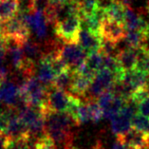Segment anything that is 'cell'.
Wrapping results in <instances>:
<instances>
[{
  "label": "cell",
  "mask_w": 149,
  "mask_h": 149,
  "mask_svg": "<svg viewBox=\"0 0 149 149\" xmlns=\"http://www.w3.org/2000/svg\"><path fill=\"white\" fill-rule=\"evenodd\" d=\"M58 55L68 65L70 70L76 71L86 63L88 53L78 43H65L59 44Z\"/></svg>",
  "instance_id": "277c9868"
},
{
  "label": "cell",
  "mask_w": 149,
  "mask_h": 149,
  "mask_svg": "<svg viewBox=\"0 0 149 149\" xmlns=\"http://www.w3.org/2000/svg\"><path fill=\"white\" fill-rule=\"evenodd\" d=\"M9 138L7 137L5 134H0V149H7V145H8Z\"/></svg>",
  "instance_id": "1f68e13d"
},
{
  "label": "cell",
  "mask_w": 149,
  "mask_h": 149,
  "mask_svg": "<svg viewBox=\"0 0 149 149\" xmlns=\"http://www.w3.org/2000/svg\"><path fill=\"white\" fill-rule=\"evenodd\" d=\"M86 65L92 70L98 72L103 70L104 67V54L101 52H94L88 54Z\"/></svg>",
  "instance_id": "cb8c5ba5"
},
{
  "label": "cell",
  "mask_w": 149,
  "mask_h": 149,
  "mask_svg": "<svg viewBox=\"0 0 149 149\" xmlns=\"http://www.w3.org/2000/svg\"><path fill=\"white\" fill-rule=\"evenodd\" d=\"M117 61L121 70L123 71H129L135 70L138 66V53L136 48H127L120 50L117 54Z\"/></svg>",
  "instance_id": "2e32d148"
},
{
  "label": "cell",
  "mask_w": 149,
  "mask_h": 149,
  "mask_svg": "<svg viewBox=\"0 0 149 149\" xmlns=\"http://www.w3.org/2000/svg\"><path fill=\"white\" fill-rule=\"evenodd\" d=\"M131 125L133 128L143 132H149V118L140 113H137L133 116L131 119Z\"/></svg>",
  "instance_id": "4316f807"
},
{
  "label": "cell",
  "mask_w": 149,
  "mask_h": 149,
  "mask_svg": "<svg viewBox=\"0 0 149 149\" xmlns=\"http://www.w3.org/2000/svg\"><path fill=\"white\" fill-rule=\"evenodd\" d=\"M104 38V37H103ZM117 44L118 43H115L111 40L108 39H103V43H102L101 46V49L100 52L104 54V55H110V56H117V54L119 52H117Z\"/></svg>",
  "instance_id": "83f0119b"
},
{
  "label": "cell",
  "mask_w": 149,
  "mask_h": 149,
  "mask_svg": "<svg viewBox=\"0 0 149 149\" xmlns=\"http://www.w3.org/2000/svg\"><path fill=\"white\" fill-rule=\"evenodd\" d=\"M7 39L5 35L0 32V52H6Z\"/></svg>",
  "instance_id": "d6a6232c"
},
{
  "label": "cell",
  "mask_w": 149,
  "mask_h": 149,
  "mask_svg": "<svg viewBox=\"0 0 149 149\" xmlns=\"http://www.w3.org/2000/svg\"><path fill=\"white\" fill-rule=\"evenodd\" d=\"M101 33L104 38L118 43L125 39L126 28L125 24L105 17L102 21Z\"/></svg>",
  "instance_id": "30bf717a"
},
{
  "label": "cell",
  "mask_w": 149,
  "mask_h": 149,
  "mask_svg": "<svg viewBox=\"0 0 149 149\" xmlns=\"http://www.w3.org/2000/svg\"><path fill=\"white\" fill-rule=\"evenodd\" d=\"M35 76L47 88L53 85L56 73L52 64V52H45L42 53L41 57L36 62Z\"/></svg>",
  "instance_id": "9c48e42d"
},
{
  "label": "cell",
  "mask_w": 149,
  "mask_h": 149,
  "mask_svg": "<svg viewBox=\"0 0 149 149\" xmlns=\"http://www.w3.org/2000/svg\"><path fill=\"white\" fill-rule=\"evenodd\" d=\"M19 13L18 0H0V20L6 21Z\"/></svg>",
  "instance_id": "ffe728a7"
},
{
  "label": "cell",
  "mask_w": 149,
  "mask_h": 149,
  "mask_svg": "<svg viewBox=\"0 0 149 149\" xmlns=\"http://www.w3.org/2000/svg\"><path fill=\"white\" fill-rule=\"evenodd\" d=\"M112 149H132L131 147H129L128 145L125 144L123 141H122L121 140L117 139L116 141L114 143L113 146H112Z\"/></svg>",
  "instance_id": "4dcf8cb0"
},
{
  "label": "cell",
  "mask_w": 149,
  "mask_h": 149,
  "mask_svg": "<svg viewBox=\"0 0 149 149\" xmlns=\"http://www.w3.org/2000/svg\"><path fill=\"white\" fill-rule=\"evenodd\" d=\"M131 127V119L122 113L111 119V130L117 137L123 135Z\"/></svg>",
  "instance_id": "d6986e66"
},
{
  "label": "cell",
  "mask_w": 149,
  "mask_h": 149,
  "mask_svg": "<svg viewBox=\"0 0 149 149\" xmlns=\"http://www.w3.org/2000/svg\"><path fill=\"white\" fill-rule=\"evenodd\" d=\"M2 33L5 35L6 38L13 39L22 44L30 38L31 31L27 23L25 22L23 16L18 13L10 19L3 21Z\"/></svg>",
  "instance_id": "5b68a950"
},
{
  "label": "cell",
  "mask_w": 149,
  "mask_h": 149,
  "mask_svg": "<svg viewBox=\"0 0 149 149\" xmlns=\"http://www.w3.org/2000/svg\"><path fill=\"white\" fill-rule=\"evenodd\" d=\"M81 29V17L79 13L71 14L54 25L56 36L65 43H77Z\"/></svg>",
  "instance_id": "3957f363"
},
{
  "label": "cell",
  "mask_w": 149,
  "mask_h": 149,
  "mask_svg": "<svg viewBox=\"0 0 149 149\" xmlns=\"http://www.w3.org/2000/svg\"><path fill=\"white\" fill-rule=\"evenodd\" d=\"M18 114L31 137L37 138L45 133V110L25 104L18 109Z\"/></svg>",
  "instance_id": "7a4b0ae2"
},
{
  "label": "cell",
  "mask_w": 149,
  "mask_h": 149,
  "mask_svg": "<svg viewBox=\"0 0 149 149\" xmlns=\"http://www.w3.org/2000/svg\"><path fill=\"white\" fill-rule=\"evenodd\" d=\"M80 16H90L96 14L103 8L102 0H79Z\"/></svg>",
  "instance_id": "44dd1931"
},
{
  "label": "cell",
  "mask_w": 149,
  "mask_h": 149,
  "mask_svg": "<svg viewBox=\"0 0 149 149\" xmlns=\"http://www.w3.org/2000/svg\"><path fill=\"white\" fill-rule=\"evenodd\" d=\"M126 7L127 5L122 0H107V4L104 5L103 8L107 18L125 24Z\"/></svg>",
  "instance_id": "5bb4252c"
},
{
  "label": "cell",
  "mask_w": 149,
  "mask_h": 149,
  "mask_svg": "<svg viewBox=\"0 0 149 149\" xmlns=\"http://www.w3.org/2000/svg\"><path fill=\"white\" fill-rule=\"evenodd\" d=\"M0 134H2V133H1V131H0Z\"/></svg>",
  "instance_id": "8d00e7d4"
},
{
  "label": "cell",
  "mask_w": 149,
  "mask_h": 149,
  "mask_svg": "<svg viewBox=\"0 0 149 149\" xmlns=\"http://www.w3.org/2000/svg\"><path fill=\"white\" fill-rule=\"evenodd\" d=\"M91 82V80L88 77L73 71V80H72L70 91L75 96H85L86 93L88 91Z\"/></svg>",
  "instance_id": "e0dca14e"
},
{
  "label": "cell",
  "mask_w": 149,
  "mask_h": 149,
  "mask_svg": "<svg viewBox=\"0 0 149 149\" xmlns=\"http://www.w3.org/2000/svg\"><path fill=\"white\" fill-rule=\"evenodd\" d=\"M21 46H22L23 52L27 59L33 61L35 63L39 60V58L41 57L43 53L41 52V50H40L39 45L36 42L32 41L31 38H29L25 42H23L22 44H21Z\"/></svg>",
  "instance_id": "7402d4cb"
},
{
  "label": "cell",
  "mask_w": 149,
  "mask_h": 149,
  "mask_svg": "<svg viewBox=\"0 0 149 149\" xmlns=\"http://www.w3.org/2000/svg\"><path fill=\"white\" fill-rule=\"evenodd\" d=\"M50 5H61L64 3L68 2L70 0H48Z\"/></svg>",
  "instance_id": "836d02e7"
},
{
  "label": "cell",
  "mask_w": 149,
  "mask_h": 149,
  "mask_svg": "<svg viewBox=\"0 0 149 149\" xmlns=\"http://www.w3.org/2000/svg\"><path fill=\"white\" fill-rule=\"evenodd\" d=\"M125 26L126 30H135L144 32L149 36V24L146 22L140 14L135 13L132 9H130L128 5L126 7Z\"/></svg>",
  "instance_id": "9a60e30c"
},
{
  "label": "cell",
  "mask_w": 149,
  "mask_h": 149,
  "mask_svg": "<svg viewBox=\"0 0 149 149\" xmlns=\"http://www.w3.org/2000/svg\"><path fill=\"white\" fill-rule=\"evenodd\" d=\"M117 139L132 149H149V132H143L131 127L123 135L118 136Z\"/></svg>",
  "instance_id": "8fae6325"
},
{
  "label": "cell",
  "mask_w": 149,
  "mask_h": 149,
  "mask_svg": "<svg viewBox=\"0 0 149 149\" xmlns=\"http://www.w3.org/2000/svg\"><path fill=\"white\" fill-rule=\"evenodd\" d=\"M115 95L116 94L112 91V90H108V91H105L103 94H101V95L97 98L98 104H99V105L104 111L107 109V108L109 107V105L112 104V102L114 100Z\"/></svg>",
  "instance_id": "f1b7e54d"
},
{
  "label": "cell",
  "mask_w": 149,
  "mask_h": 149,
  "mask_svg": "<svg viewBox=\"0 0 149 149\" xmlns=\"http://www.w3.org/2000/svg\"><path fill=\"white\" fill-rule=\"evenodd\" d=\"M19 86L21 99L25 104L43 110L47 109L48 88L39 81L35 74L25 77Z\"/></svg>",
  "instance_id": "6da1fadb"
},
{
  "label": "cell",
  "mask_w": 149,
  "mask_h": 149,
  "mask_svg": "<svg viewBox=\"0 0 149 149\" xmlns=\"http://www.w3.org/2000/svg\"><path fill=\"white\" fill-rule=\"evenodd\" d=\"M2 28H3V21L0 20V32L2 33Z\"/></svg>",
  "instance_id": "e575fe53"
},
{
  "label": "cell",
  "mask_w": 149,
  "mask_h": 149,
  "mask_svg": "<svg viewBox=\"0 0 149 149\" xmlns=\"http://www.w3.org/2000/svg\"><path fill=\"white\" fill-rule=\"evenodd\" d=\"M86 104H88L89 114H90V121L93 123L100 122L102 119L104 118V110L102 109V107L98 104L97 100L88 98L86 100Z\"/></svg>",
  "instance_id": "d4e9b609"
},
{
  "label": "cell",
  "mask_w": 149,
  "mask_h": 149,
  "mask_svg": "<svg viewBox=\"0 0 149 149\" xmlns=\"http://www.w3.org/2000/svg\"><path fill=\"white\" fill-rule=\"evenodd\" d=\"M148 39L149 36L143 31L126 30V33L123 40L129 48H140V47L146 46V42Z\"/></svg>",
  "instance_id": "ac0fdd59"
},
{
  "label": "cell",
  "mask_w": 149,
  "mask_h": 149,
  "mask_svg": "<svg viewBox=\"0 0 149 149\" xmlns=\"http://www.w3.org/2000/svg\"><path fill=\"white\" fill-rule=\"evenodd\" d=\"M117 81H123L133 91H135L138 88L149 86V72L135 68L129 71H125L122 78Z\"/></svg>",
  "instance_id": "7c38bea8"
},
{
  "label": "cell",
  "mask_w": 149,
  "mask_h": 149,
  "mask_svg": "<svg viewBox=\"0 0 149 149\" xmlns=\"http://www.w3.org/2000/svg\"><path fill=\"white\" fill-rule=\"evenodd\" d=\"M148 15H149V9H148Z\"/></svg>",
  "instance_id": "d590c367"
},
{
  "label": "cell",
  "mask_w": 149,
  "mask_h": 149,
  "mask_svg": "<svg viewBox=\"0 0 149 149\" xmlns=\"http://www.w3.org/2000/svg\"><path fill=\"white\" fill-rule=\"evenodd\" d=\"M73 94L67 90L60 89L53 85L48 88V99H47V110L54 112H68L70 108Z\"/></svg>",
  "instance_id": "8992f818"
},
{
  "label": "cell",
  "mask_w": 149,
  "mask_h": 149,
  "mask_svg": "<svg viewBox=\"0 0 149 149\" xmlns=\"http://www.w3.org/2000/svg\"><path fill=\"white\" fill-rule=\"evenodd\" d=\"M72 80H73V71L68 70L56 76L53 82V86L60 89L70 91Z\"/></svg>",
  "instance_id": "603a6c76"
},
{
  "label": "cell",
  "mask_w": 149,
  "mask_h": 149,
  "mask_svg": "<svg viewBox=\"0 0 149 149\" xmlns=\"http://www.w3.org/2000/svg\"><path fill=\"white\" fill-rule=\"evenodd\" d=\"M27 23L30 31L39 39H44L48 33V18L43 10L35 9L31 13L21 14Z\"/></svg>",
  "instance_id": "ba28073f"
},
{
  "label": "cell",
  "mask_w": 149,
  "mask_h": 149,
  "mask_svg": "<svg viewBox=\"0 0 149 149\" xmlns=\"http://www.w3.org/2000/svg\"><path fill=\"white\" fill-rule=\"evenodd\" d=\"M116 83L115 74L109 70L103 68L97 72L88 88L89 98L95 99L105 91L112 90Z\"/></svg>",
  "instance_id": "52a82bcc"
},
{
  "label": "cell",
  "mask_w": 149,
  "mask_h": 149,
  "mask_svg": "<svg viewBox=\"0 0 149 149\" xmlns=\"http://www.w3.org/2000/svg\"><path fill=\"white\" fill-rule=\"evenodd\" d=\"M34 149H59L49 134H47L46 131L41 136L36 138L34 141Z\"/></svg>",
  "instance_id": "484cf974"
},
{
  "label": "cell",
  "mask_w": 149,
  "mask_h": 149,
  "mask_svg": "<svg viewBox=\"0 0 149 149\" xmlns=\"http://www.w3.org/2000/svg\"><path fill=\"white\" fill-rule=\"evenodd\" d=\"M103 39V36L101 34H95L88 30L81 29L77 43L88 54L90 52H100Z\"/></svg>",
  "instance_id": "4fadbf2b"
},
{
  "label": "cell",
  "mask_w": 149,
  "mask_h": 149,
  "mask_svg": "<svg viewBox=\"0 0 149 149\" xmlns=\"http://www.w3.org/2000/svg\"><path fill=\"white\" fill-rule=\"evenodd\" d=\"M138 113L149 118V95L138 104Z\"/></svg>",
  "instance_id": "f546056e"
}]
</instances>
